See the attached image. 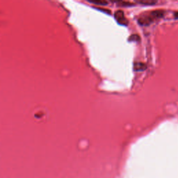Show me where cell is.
I'll return each mask as SVG.
<instances>
[{
	"label": "cell",
	"mask_w": 178,
	"mask_h": 178,
	"mask_svg": "<svg viewBox=\"0 0 178 178\" xmlns=\"http://www.w3.org/2000/svg\"><path fill=\"white\" fill-rule=\"evenodd\" d=\"M137 2L138 4L143 5H153L155 4L157 2L154 1V0H140V1H138Z\"/></svg>",
	"instance_id": "cell-4"
},
{
	"label": "cell",
	"mask_w": 178,
	"mask_h": 178,
	"mask_svg": "<svg viewBox=\"0 0 178 178\" xmlns=\"http://www.w3.org/2000/svg\"><path fill=\"white\" fill-rule=\"evenodd\" d=\"M117 4L118 6H120V7H131L133 6L134 4L129 2H117Z\"/></svg>",
	"instance_id": "cell-6"
},
{
	"label": "cell",
	"mask_w": 178,
	"mask_h": 178,
	"mask_svg": "<svg viewBox=\"0 0 178 178\" xmlns=\"http://www.w3.org/2000/svg\"><path fill=\"white\" fill-rule=\"evenodd\" d=\"M164 14L165 11L163 10H155L150 11L149 13H145L138 17V22L141 25H149L155 20L164 17Z\"/></svg>",
	"instance_id": "cell-1"
},
{
	"label": "cell",
	"mask_w": 178,
	"mask_h": 178,
	"mask_svg": "<svg viewBox=\"0 0 178 178\" xmlns=\"http://www.w3.org/2000/svg\"><path fill=\"white\" fill-rule=\"evenodd\" d=\"M129 41H135L136 42V41L140 40V37H139V35L137 34H133L129 38Z\"/></svg>",
	"instance_id": "cell-7"
},
{
	"label": "cell",
	"mask_w": 178,
	"mask_h": 178,
	"mask_svg": "<svg viewBox=\"0 0 178 178\" xmlns=\"http://www.w3.org/2000/svg\"><path fill=\"white\" fill-rule=\"evenodd\" d=\"M134 68L136 71H143L146 69V66L143 63H136L134 66Z\"/></svg>",
	"instance_id": "cell-3"
},
{
	"label": "cell",
	"mask_w": 178,
	"mask_h": 178,
	"mask_svg": "<svg viewBox=\"0 0 178 178\" xmlns=\"http://www.w3.org/2000/svg\"><path fill=\"white\" fill-rule=\"evenodd\" d=\"M115 19L118 22V24H120L121 25H127L128 24V20H127V18L124 16V12L121 10H118L115 12L114 14Z\"/></svg>",
	"instance_id": "cell-2"
},
{
	"label": "cell",
	"mask_w": 178,
	"mask_h": 178,
	"mask_svg": "<svg viewBox=\"0 0 178 178\" xmlns=\"http://www.w3.org/2000/svg\"><path fill=\"white\" fill-rule=\"evenodd\" d=\"M88 2L92 3V4H96V5L105 6V5L108 4V2L100 1V0H97V1H91V0H88Z\"/></svg>",
	"instance_id": "cell-5"
},
{
	"label": "cell",
	"mask_w": 178,
	"mask_h": 178,
	"mask_svg": "<svg viewBox=\"0 0 178 178\" xmlns=\"http://www.w3.org/2000/svg\"><path fill=\"white\" fill-rule=\"evenodd\" d=\"M174 17L175 18L178 19V12H176V13H174Z\"/></svg>",
	"instance_id": "cell-8"
}]
</instances>
